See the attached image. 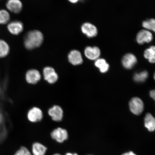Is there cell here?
<instances>
[{"mask_svg":"<svg viewBox=\"0 0 155 155\" xmlns=\"http://www.w3.org/2000/svg\"><path fill=\"white\" fill-rule=\"evenodd\" d=\"M44 40L43 34L40 31L34 30L27 33L24 39V45L28 50L38 48L41 45Z\"/></svg>","mask_w":155,"mask_h":155,"instance_id":"obj_1","label":"cell"},{"mask_svg":"<svg viewBox=\"0 0 155 155\" xmlns=\"http://www.w3.org/2000/svg\"><path fill=\"white\" fill-rule=\"evenodd\" d=\"M43 74L45 80L49 84H54L58 80V75L53 67L48 66L44 68Z\"/></svg>","mask_w":155,"mask_h":155,"instance_id":"obj_2","label":"cell"},{"mask_svg":"<svg viewBox=\"0 0 155 155\" xmlns=\"http://www.w3.org/2000/svg\"><path fill=\"white\" fill-rule=\"evenodd\" d=\"M52 139L59 143H63L67 140L68 134L66 130L61 127H58L51 132Z\"/></svg>","mask_w":155,"mask_h":155,"instance_id":"obj_3","label":"cell"},{"mask_svg":"<svg viewBox=\"0 0 155 155\" xmlns=\"http://www.w3.org/2000/svg\"><path fill=\"white\" fill-rule=\"evenodd\" d=\"M27 117L28 120L31 123H37L42 120L43 117V112L40 108L34 107L29 110Z\"/></svg>","mask_w":155,"mask_h":155,"instance_id":"obj_4","label":"cell"},{"mask_svg":"<svg viewBox=\"0 0 155 155\" xmlns=\"http://www.w3.org/2000/svg\"><path fill=\"white\" fill-rule=\"evenodd\" d=\"M129 107L131 112L136 115H140L144 109V104L142 100L137 97L132 99L129 102Z\"/></svg>","mask_w":155,"mask_h":155,"instance_id":"obj_5","label":"cell"},{"mask_svg":"<svg viewBox=\"0 0 155 155\" xmlns=\"http://www.w3.org/2000/svg\"><path fill=\"white\" fill-rule=\"evenodd\" d=\"M48 115L54 121L60 122L63 119V110L61 107L59 106H53L48 110Z\"/></svg>","mask_w":155,"mask_h":155,"instance_id":"obj_6","label":"cell"},{"mask_svg":"<svg viewBox=\"0 0 155 155\" xmlns=\"http://www.w3.org/2000/svg\"><path fill=\"white\" fill-rule=\"evenodd\" d=\"M26 80L29 84H35L41 79V74L40 71L36 69L29 70L26 73Z\"/></svg>","mask_w":155,"mask_h":155,"instance_id":"obj_7","label":"cell"},{"mask_svg":"<svg viewBox=\"0 0 155 155\" xmlns=\"http://www.w3.org/2000/svg\"><path fill=\"white\" fill-rule=\"evenodd\" d=\"M7 29L11 34L18 35L23 31L24 26L23 23L19 21H14L9 23Z\"/></svg>","mask_w":155,"mask_h":155,"instance_id":"obj_8","label":"cell"},{"mask_svg":"<svg viewBox=\"0 0 155 155\" xmlns=\"http://www.w3.org/2000/svg\"><path fill=\"white\" fill-rule=\"evenodd\" d=\"M83 34L89 38H94L97 34L98 31L95 26L90 23H85L81 26Z\"/></svg>","mask_w":155,"mask_h":155,"instance_id":"obj_9","label":"cell"},{"mask_svg":"<svg viewBox=\"0 0 155 155\" xmlns=\"http://www.w3.org/2000/svg\"><path fill=\"white\" fill-rule=\"evenodd\" d=\"M68 58L69 63L74 65H80L83 63L82 54L78 50H71L68 55Z\"/></svg>","mask_w":155,"mask_h":155,"instance_id":"obj_10","label":"cell"},{"mask_svg":"<svg viewBox=\"0 0 155 155\" xmlns=\"http://www.w3.org/2000/svg\"><path fill=\"white\" fill-rule=\"evenodd\" d=\"M7 8L13 13H20L23 8V5L20 0H8L6 4Z\"/></svg>","mask_w":155,"mask_h":155,"instance_id":"obj_11","label":"cell"},{"mask_svg":"<svg viewBox=\"0 0 155 155\" xmlns=\"http://www.w3.org/2000/svg\"><path fill=\"white\" fill-rule=\"evenodd\" d=\"M153 35L148 30H142L139 31L137 36V41L139 44L149 43L153 40Z\"/></svg>","mask_w":155,"mask_h":155,"instance_id":"obj_12","label":"cell"},{"mask_svg":"<svg viewBox=\"0 0 155 155\" xmlns=\"http://www.w3.org/2000/svg\"><path fill=\"white\" fill-rule=\"evenodd\" d=\"M137 62L136 57L132 54H126L122 59V63L125 68L131 69L133 68Z\"/></svg>","mask_w":155,"mask_h":155,"instance_id":"obj_13","label":"cell"},{"mask_svg":"<svg viewBox=\"0 0 155 155\" xmlns=\"http://www.w3.org/2000/svg\"><path fill=\"white\" fill-rule=\"evenodd\" d=\"M84 54L86 57L88 59L95 60L99 57L100 50L98 47H91L90 46L87 47L84 50Z\"/></svg>","mask_w":155,"mask_h":155,"instance_id":"obj_14","label":"cell"},{"mask_svg":"<svg viewBox=\"0 0 155 155\" xmlns=\"http://www.w3.org/2000/svg\"><path fill=\"white\" fill-rule=\"evenodd\" d=\"M47 148L44 145L39 142H35L32 145V155H45Z\"/></svg>","mask_w":155,"mask_h":155,"instance_id":"obj_15","label":"cell"},{"mask_svg":"<svg viewBox=\"0 0 155 155\" xmlns=\"http://www.w3.org/2000/svg\"><path fill=\"white\" fill-rule=\"evenodd\" d=\"M145 126L150 131H153L155 129V120L153 116L150 113L147 114L145 116Z\"/></svg>","mask_w":155,"mask_h":155,"instance_id":"obj_16","label":"cell"},{"mask_svg":"<svg viewBox=\"0 0 155 155\" xmlns=\"http://www.w3.org/2000/svg\"><path fill=\"white\" fill-rule=\"evenodd\" d=\"M10 47L8 44L5 41L0 39V58H4L8 55Z\"/></svg>","mask_w":155,"mask_h":155,"instance_id":"obj_17","label":"cell"},{"mask_svg":"<svg viewBox=\"0 0 155 155\" xmlns=\"http://www.w3.org/2000/svg\"><path fill=\"white\" fill-rule=\"evenodd\" d=\"M95 65L99 68L101 72L104 73L108 71L109 65L107 63L105 60L103 59H99L97 60L95 63Z\"/></svg>","mask_w":155,"mask_h":155,"instance_id":"obj_18","label":"cell"},{"mask_svg":"<svg viewBox=\"0 0 155 155\" xmlns=\"http://www.w3.org/2000/svg\"><path fill=\"white\" fill-rule=\"evenodd\" d=\"M155 48L154 46H151L150 48L145 50L144 57L148 59L151 63H154L155 61Z\"/></svg>","mask_w":155,"mask_h":155,"instance_id":"obj_19","label":"cell"},{"mask_svg":"<svg viewBox=\"0 0 155 155\" xmlns=\"http://www.w3.org/2000/svg\"><path fill=\"white\" fill-rule=\"evenodd\" d=\"M10 15L8 11L5 9L0 10V25H5L9 22Z\"/></svg>","mask_w":155,"mask_h":155,"instance_id":"obj_20","label":"cell"},{"mask_svg":"<svg viewBox=\"0 0 155 155\" xmlns=\"http://www.w3.org/2000/svg\"><path fill=\"white\" fill-rule=\"evenodd\" d=\"M148 77V73L144 71L139 73L136 74L134 77V80L137 82H144Z\"/></svg>","mask_w":155,"mask_h":155,"instance_id":"obj_21","label":"cell"},{"mask_svg":"<svg viewBox=\"0 0 155 155\" xmlns=\"http://www.w3.org/2000/svg\"><path fill=\"white\" fill-rule=\"evenodd\" d=\"M143 28L155 31V21L154 19H151L148 20L144 21L143 23Z\"/></svg>","mask_w":155,"mask_h":155,"instance_id":"obj_22","label":"cell"},{"mask_svg":"<svg viewBox=\"0 0 155 155\" xmlns=\"http://www.w3.org/2000/svg\"><path fill=\"white\" fill-rule=\"evenodd\" d=\"M14 155H32L31 152L25 147H22L15 152Z\"/></svg>","mask_w":155,"mask_h":155,"instance_id":"obj_23","label":"cell"},{"mask_svg":"<svg viewBox=\"0 0 155 155\" xmlns=\"http://www.w3.org/2000/svg\"><path fill=\"white\" fill-rule=\"evenodd\" d=\"M155 93L154 90L151 91L150 92V96L151 97L153 98L154 100L155 99Z\"/></svg>","mask_w":155,"mask_h":155,"instance_id":"obj_24","label":"cell"},{"mask_svg":"<svg viewBox=\"0 0 155 155\" xmlns=\"http://www.w3.org/2000/svg\"><path fill=\"white\" fill-rule=\"evenodd\" d=\"M122 155H137L136 154H135L133 152H131V151H130V152H129L127 153H124Z\"/></svg>","mask_w":155,"mask_h":155,"instance_id":"obj_25","label":"cell"},{"mask_svg":"<svg viewBox=\"0 0 155 155\" xmlns=\"http://www.w3.org/2000/svg\"><path fill=\"white\" fill-rule=\"evenodd\" d=\"M68 1L71 3L74 4L77 3L80 0H68Z\"/></svg>","mask_w":155,"mask_h":155,"instance_id":"obj_26","label":"cell"},{"mask_svg":"<svg viewBox=\"0 0 155 155\" xmlns=\"http://www.w3.org/2000/svg\"><path fill=\"white\" fill-rule=\"evenodd\" d=\"M65 155H78L77 153H66Z\"/></svg>","mask_w":155,"mask_h":155,"instance_id":"obj_27","label":"cell"},{"mask_svg":"<svg viewBox=\"0 0 155 155\" xmlns=\"http://www.w3.org/2000/svg\"><path fill=\"white\" fill-rule=\"evenodd\" d=\"M3 116L1 114H0V123L2 120Z\"/></svg>","mask_w":155,"mask_h":155,"instance_id":"obj_28","label":"cell"},{"mask_svg":"<svg viewBox=\"0 0 155 155\" xmlns=\"http://www.w3.org/2000/svg\"><path fill=\"white\" fill-rule=\"evenodd\" d=\"M53 155H62L60 154L59 153H55V154H54Z\"/></svg>","mask_w":155,"mask_h":155,"instance_id":"obj_29","label":"cell"},{"mask_svg":"<svg viewBox=\"0 0 155 155\" xmlns=\"http://www.w3.org/2000/svg\"><path fill=\"white\" fill-rule=\"evenodd\" d=\"M80 1H85V0H80Z\"/></svg>","mask_w":155,"mask_h":155,"instance_id":"obj_30","label":"cell"}]
</instances>
